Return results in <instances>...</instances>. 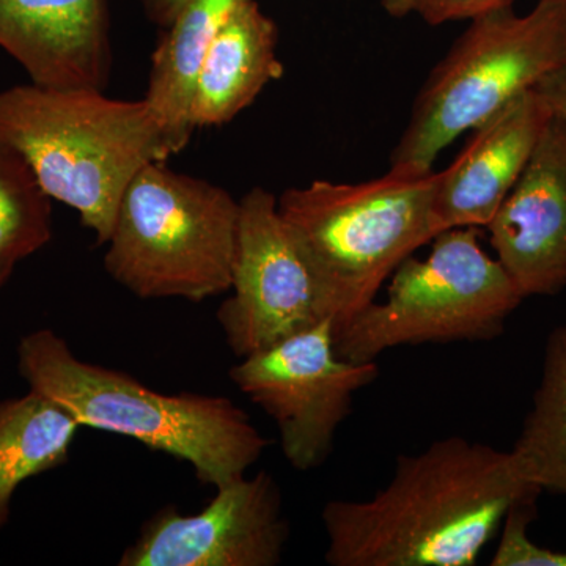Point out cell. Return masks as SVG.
Listing matches in <instances>:
<instances>
[{
  "label": "cell",
  "mask_w": 566,
  "mask_h": 566,
  "mask_svg": "<svg viewBox=\"0 0 566 566\" xmlns=\"http://www.w3.org/2000/svg\"><path fill=\"white\" fill-rule=\"evenodd\" d=\"M387 14L406 18L416 14L431 25L474 20L486 11L512 6L513 0H378Z\"/></svg>",
  "instance_id": "obj_20"
},
{
  "label": "cell",
  "mask_w": 566,
  "mask_h": 566,
  "mask_svg": "<svg viewBox=\"0 0 566 566\" xmlns=\"http://www.w3.org/2000/svg\"><path fill=\"white\" fill-rule=\"evenodd\" d=\"M560 2H566V0H560Z\"/></svg>",
  "instance_id": "obj_24"
},
{
  "label": "cell",
  "mask_w": 566,
  "mask_h": 566,
  "mask_svg": "<svg viewBox=\"0 0 566 566\" xmlns=\"http://www.w3.org/2000/svg\"><path fill=\"white\" fill-rule=\"evenodd\" d=\"M18 368L29 390L61 406L81 427L185 461L214 490L245 475L270 447L229 398L156 392L123 371L81 360L51 329L22 337Z\"/></svg>",
  "instance_id": "obj_2"
},
{
  "label": "cell",
  "mask_w": 566,
  "mask_h": 566,
  "mask_svg": "<svg viewBox=\"0 0 566 566\" xmlns=\"http://www.w3.org/2000/svg\"><path fill=\"white\" fill-rule=\"evenodd\" d=\"M0 48L39 87L104 91L112 61L106 0H0Z\"/></svg>",
  "instance_id": "obj_13"
},
{
  "label": "cell",
  "mask_w": 566,
  "mask_h": 566,
  "mask_svg": "<svg viewBox=\"0 0 566 566\" xmlns=\"http://www.w3.org/2000/svg\"><path fill=\"white\" fill-rule=\"evenodd\" d=\"M17 263L11 260L0 259V289L9 282L10 275L13 274Z\"/></svg>",
  "instance_id": "obj_23"
},
{
  "label": "cell",
  "mask_w": 566,
  "mask_h": 566,
  "mask_svg": "<svg viewBox=\"0 0 566 566\" xmlns=\"http://www.w3.org/2000/svg\"><path fill=\"white\" fill-rule=\"evenodd\" d=\"M0 142L20 153L48 196L76 211L102 245L133 178L147 164L170 158L144 98L32 82L0 91Z\"/></svg>",
  "instance_id": "obj_3"
},
{
  "label": "cell",
  "mask_w": 566,
  "mask_h": 566,
  "mask_svg": "<svg viewBox=\"0 0 566 566\" xmlns=\"http://www.w3.org/2000/svg\"><path fill=\"white\" fill-rule=\"evenodd\" d=\"M524 296L480 244L479 227L444 230L424 260L395 270L382 303H371L333 331L338 357L376 363L398 346L490 342L504 334Z\"/></svg>",
  "instance_id": "obj_7"
},
{
  "label": "cell",
  "mask_w": 566,
  "mask_h": 566,
  "mask_svg": "<svg viewBox=\"0 0 566 566\" xmlns=\"http://www.w3.org/2000/svg\"><path fill=\"white\" fill-rule=\"evenodd\" d=\"M275 22L256 0H244L216 33L205 59L192 118L196 128L232 122L270 82L281 80Z\"/></svg>",
  "instance_id": "obj_14"
},
{
  "label": "cell",
  "mask_w": 566,
  "mask_h": 566,
  "mask_svg": "<svg viewBox=\"0 0 566 566\" xmlns=\"http://www.w3.org/2000/svg\"><path fill=\"white\" fill-rule=\"evenodd\" d=\"M436 182L438 172L389 170L356 185L315 180L279 197V214L333 331L374 303L395 270L438 237Z\"/></svg>",
  "instance_id": "obj_4"
},
{
  "label": "cell",
  "mask_w": 566,
  "mask_h": 566,
  "mask_svg": "<svg viewBox=\"0 0 566 566\" xmlns=\"http://www.w3.org/2000/svg\"><path fill=\"white\" fill-rule=\"evenodd\" d=\"M378 376V363L337 356L329 319L243 357L230 370L234 386L274 420L283 457L300 472L326 463L354 395Z\"/></svg>",
  "instance_id": "obj_8"
},
{
  "label": "cell",
  "mask_w": 566,
  "mask_h": 566,
  "mask_svg": "<svg viewBox=\"0 0 566 566\" xmlns=\"http://www.w3.org/2000/svg\"><path fill=\"white\" fill-rule=\"evenodd\" d=\"M51 202L29 163L0 142V259L18 263L51 243Z\"/></svg>",
  "instance_id": "obj_18"
},
{
  "label": "cell",
  "mask_w": 566,
  "mask_h": 566,
  "mask_svg": "<svg viewBox=\"0 0 566 566\" xmlns=\"http://www.w3.org/2000/svg\"><path fill=\"white\" fill-rule=\"evenodd\" d=\"M229 293L218 323L238 359L324 322L311 270L266 189L253 188L240 200Z\"/></svg>",
  "instance_id": "obj_9"
},
{
  "label": "cell",
  "mask_w": 566,
  "mask_h": 566,
  "mask_svg": "<svg viewBox=\"0 0 566 566\" xmlns=\"http://www.w3.org/2000/svg\"><path fill=\"white\" fill-rule=\"evenodd\" d=\"M80 428L65 409L33 390L0 401V528L25 480L69 461Z\"/></svg>",
  "instance_id": "obj_16"
},
{
  "label": "cell",
  "mask_w": 566,
  "mask_h": 566,
  "mask_svg": "<svg viewBox=\"0 0 566 566\" xmlns=\"http://www.w3.org/2000/svg\"><path fill=\"white\" fill-rule=\"evenodd\" d=\"M166 163L147 164L123 193L104 268L139 300L203 303L232 289L240 200Z\"/></svg>",
  "instance_id": "obj_5"
},
{
  "label": "cell",
  "mask_w": 566,
  "mask_h": 566,
  "mask_svg": "<svg viewBox=\"0 0 566 566\" xmlns=\"http://www.w3.org/2000/svg\"><path fill=\"white\" fill-rule=\"evenodd\" d=\"M535 91L545 99L554 117L566 123V66L545 77Z\"/></svg>",
  "instance_id": "obj_21"
},
{
  "label": "cell",
  "mask_w": 566,
  "mask_h": 566,
  "mask_svg": "<svg viewBox=\"0 0 566 566\" xmlns=\"http://www.w3.org/2000/svg\"><path fill=\"white\" fill-rule=\"evenodd\" d=\"M290 524L281 488L266 471L216 488L214 499L193 515L159 510L123 551L120 566H275Z\"/></svg>",
  "instance_id": "obj_10"
},
{
  "label": "cell",
  "mask_w": 566,
  "mask_h": 566,
  "mask_svg": "<svg viewBox=\"0 0 566 566\" xmlns=\"http://www.w3.org/2000/svg\"><path fill=\"white\" fill-rule=\"evenodd\" d=\"M510 453L528 483L566 497V324L547 337L534 403Z\"/></svg>",
  "instance_id": "obj_17"
},
{
  "label": "cell",
  "mask_w": 566,
  "mask_h": 566,
  "mask_svg": "<svg viewBox=\"0 0 566 566\" xmlns=\"http://www.w3.org/2000/svg\"><path fill=\"white\" fill-rule=\"evenodd\" d=\"M495 259L524 300L566 290V123L551 118L531 161L488 223Z\"/></svg>",
  "instance_id": "obj_11"
},
{
  "label": "cell",
  "mask_w": 566,
  "mask_h": 566,
  "mask_svg": "<svg viewBox=\"0 0 566 566\" xmlns=\"http://www.w3.org/2000/svg\"><path fill=\"white\" fill-rule=\"evenodd\" d=\"M244 0H189L151 55L145 103L161 126L170 156L188 147L196 125L197 84L216 33Z\"/></svg>",
  "instance_id": "obj_15"
},
{
  "label": "cell",
  "mask_w": 566,
  "mask_h": 566,
  "mask_svg": "<svg viewBox=\"0 0 566 566\" xmlns=\"http://www.w3.org/2000/svg\"><path fill=\"white\" fill-rule=\"evenodd\" d=\"M536 501L521 502L510 510L501 527V539L495 549L493 566H566V553L536 545L528 536V527L536 517Z\"/></svg>",
  "instance_id": "obj_19"
},
{
  "label": "cell",
  "mask_w": 566,
  "mask_h": 566,
  "mask_svg": "<svg viewBox=\"0 0 566 566\" xmlns=\"http://www.w3.org/2000/svg\"><path fill=\"white\" fill-rule=\"evenodd\" d=\"M148 20L166 29L189 0H142Z\"/></svg>",
  "instance_id": "obj_22"
},
{
  "label": "cell",
  "mask_w": 566,
  "mask_h": 566,
  "mask_svg": "<svg viewBox=\"0 0 566 566\" xmlns=\"http://www.w3.org/2000/svg\"><path fill=\"white\" fill-rule=\"evenodd\" d=\"M543 491L512 453L449 436L400 455L365 501H331L322 523L331 566H472L510 510Z\"/></svg>",
  "instance_id": "obj_1"
},
{
  "label": "cell",
  "mask_w": 566,
  "mask_h": 566,
  "mask_svg": "<svg viewBox=\"0 0 566 566\" xmlns=\"http://www.w3.org/2000/svg\"><path fill=\"white\" fill-rule=\"evenodd\" d=\"M566 66V2L538 0L527 14L512 6L471 20L431 71L390 159L398 174L433 172L461 134Z\"/></svg>",
  "instance_id": "obj_6"
},
{
  "label": "cell",
  "mask_w": 566,
  "mask_h": 566,
  "mask_svg": "<svg viewBox=\"0 0 566 566\" xmlns=\"http://www.w3.org/2000/svg\"><path fill=\"white\" fill-rule=\"evenodd\" d=\"M553 112L538 92L517 96L472 129L463 151L438 172L434 218L439 233L486 227L520 180Z\"/></svg>",
  "instance_id": "obj_12"
}]
</instances>
